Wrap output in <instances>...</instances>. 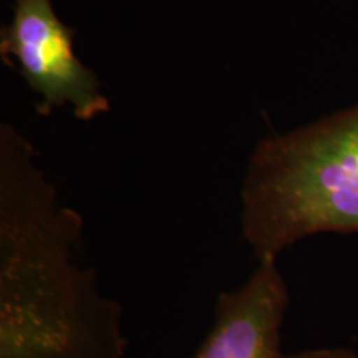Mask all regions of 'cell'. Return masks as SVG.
I'll list each match as a JSON object with an SVG mask.
<instances>
[{"mask_svg": "<svg viewBox=\"0 0 358 358\" xmlns=\"http://www.w3.org/2000/svg\"><path fill=\"white\" fill-rule=\"evenodd\" d=\"M241 229L257 261L310 236L358 234V103L257 143L241 187Z\"/></svg>", "mask_w": 358, "mask_h": 358, "instance_id": "cell-2", "label": "cell"}, {"mask_svg": "<svg viewBox=\"0 0 358 358\" xmlns=\"http://www.w3.org/2000/svg\"><path fill=\"white\" fill-rule=\"evenodd\" d=\"M83 219L0 123V358H124L120 303L78 262Z\"/></svg>", "mask_w": 358, "mask_h": 358, "instance_id": "cell-1", "label": "cell"}, {"mask_svg": "<svg viewBox=\"0 0 358 358\" xmlns=\"http://www.w3.org/2000/svg\"><path fill=\"white\" fill-rule=\"evenodd\" d=\"M277 358H358V353L348 348H313V350H306L299 353H280Z\"/></svg>", "mask_w": 358, "mask_h": 358, "instance_id": "cell-5", "label": "cell"}, {"mask_svg": "<svg viewBox=\"0 0 358 358\" xmlns=\"http://www.w3.org/2000/svg\"><path fill=\"white\" fill-rule=\"evenodd\" d=\"M287 308L277 259H261L245 284L219 295L211 330L189 358H277Z\"/></svg>", "mask_w": 358, "mask_h": 358, "instance_id": "cell-4", "label": "cell"}, {"mask_svg": "<svg viewBox=\"0 0 358 358\" xmlns=\"http://www.w3.org/2000/svg\"><path fill=\"white\" fill-rule=\"evenodd\" d=\"M10 20L0 32V57L38 96L37 111L48 116L70 108L90 122L108 113L111 103L96 73L80 60L73 32L57 15L52 0H12Z\"/></svg>", "mask_w": 358, "mask_h": 358, "instance_id": "cell-3", "label": "cell"}]
</instances>
